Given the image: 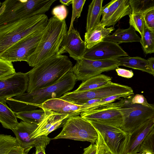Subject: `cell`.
Wrapping results in <instances>:
<instances>
[{"instance_id": "25", "label": "cell", "mask_w": 154, "mask_h": 154, "mask_svg": "<svg viewBox=\"0 0 154 154\" xmlns=\"http://www.w3.org/2000/svg\"><path fill=\"white\" fill-rule=\"evenodd\" d=\"M0 154H27L16 137L11 135H0Z\"/></svg>"}, {"instance_id": "34", "label": "cell", "mask_w": 154, "mask_h": 154, "mask_svg": "<svg viewBox=\"0 0 154 154\" xmlns=\"http://www.w3.org/2000/svg\"><path fill=\"white\" fill-rule=\"evenodd\" d=\"M146 151H149L154 154V128L147 136L141 144L139 152Z\"/></svg>"}, {"instance_id": "2", "label": "cell", "mask_w": 154, "mask_h": 154, "mask_svg": "<svg viewBox=\"0 0 154 154\" xmlns=\"http://www.w3.org/2000/svg\"><path fill=\"white\" fill-rule=\"evenodd\" d=\"M72 67V63L66 56L56 54L48 58L27 72L29 78L27 93L56 83Z\"/></svg>"}, {"instance_id": "31", "label": "cell", "mask_w": 154, "mask_h": 154, "mask_svg": "<svg viewBox=\"0 0 154 154\" xmlns=\"http://www.w3.org/2000/svg\"><path fill=\"white\" fill-rule=\"evenodd\" d=\"M130 26H132L136 31L138 32L141 37L143 35L145 24L144 16L139 13H131L129 15Z\"/></svg>"}, {"instance_id": "13", "label": "cell", "mask_w": 154, "mask_h": 154, "mask_svg": "<svg viewBox=\"0 0 154 154\" xmlns=\"http://www.w3.org/2000/svg\"><path fill=\"white\" fill-rule=\"evenodd\" d=\"M38 126L36 124L21 121L12 131L20 145L27 154L31 149L37 146L43 145L46 147L51 140L45 136L32 138V134Z\"/></svg>"}, {"instance_id": "40", "label": "cell", "mask_w": 154, "mask_h": 154, "mask_svg": "<svg viewBox=\"0 0 154 154\" xmlns=\"http://www.w3.org/2000/svg\"><path fill=\"white\" fill-rule=\"evenodd\" d=\"M97 144L91 143L88 147L84 149L82 154H97Z\"/></svg>"}, {"instance_id": "20", "label": "cell", "mask_w": 154, "mask_h": 154, "mask_svg": "<svg viewBox=\"0 0 154 154\" xmlns=\"http://www.w3.org/2000/svg\"><path fill=\"white\" fill-rule=\"evenodd\" d=\"M154 128V119L130 133L129 140L124 154H134L139 152L141 144Z\"/></svg>"}, {"instance_id": "23", "label": "cell", "mask_w": 154, "mask_h": 154, "mask_svg": "<svg viewBox=\"0 0 154 154\" xmlns=\"http://www.w3.org/2000/svg\"><path fill=\"white\" fill-rule=\"evenodd\" d=\"M104 40L110 41L119 44L123 42H140L141 38L136 34L131 26L126 29H118L112 34L109 35Z\"/></svg>"}, {"instance_id": "37", "label": "cell", "mask_w": 154, "mask_h": 154, "mask_svg": "<svg viewBox=\"0 0 154 154\" xmlns=\"http://www.w3.org/2000/svg\"><path fill=\"white\" fill-rule=\"evenodd\" d=\"M131 102L133 103L142 104L146 106H149L151 104L148 103L146 99L142 94H136L131 96Z\"/></svg>"}, {"instance_id": "45", "label": "cell", "mask_w": 154, "mask_h": 154, "mask_svg": "<svg viewBox=\"0 0 154 154\" xmlns=\"http://www.w3.org/2000/svg\"><path fill=\"white\" fill-rule=\"evenodd\" d=\"M143 152L144 154H152L151 152L149 151H146Z\"/></svg>"}, {"instance_id": "17", "label": "cell", "mask_w": 154, "mask_h": 154, "mask_svg": "<svg viewBox=\"0 0 154 154\" xmlns=\"http://www.w3.org/2000/svg\"><path fill=\"white\" fill-rule=\"evenodd\" d=\"M39 108L45 112L67 115L69 117L79 115L88 109L86 106L75 104L59 98L48 100Z\"/></svg>"}, {"instance_id": "6", "label": "cell", "mask_w": 154, "mask_h": 154, "mask_svg": "<svg viewBox=\"0 0 154 154\" xmlns=\"http://www.w3.org/2000/svg\"><path fill=\"white\" fill-rule=\"evenodd\" d=\"M131 96L121 98L118 101L123 119L120 128L129 133L154 119V104L147 106L133 103L131 101Z\"/></svg>"}, {"instance_id": "42", "label": "cell", "mask_w": 154, "mask_h": 154, "mask_svg": "<svg viewBox=\"0 0 154 154\" xmlns=\"http://www.w3.org/2000/svg\"><path fill=\"white\" fill-rule=\"evenodd\" d=\"M147 60L149 66L153 72L152 75L154 77V57H151L148 58Z\"/></svg>"}, {"instance_id": "39", "label": "cell", "mask_w": 154, "mask_h": 154, "mask_svg": "<svg viewBox=\"0 0 154 154\" xmlns=\"http://www.w3.org/2000/svg\"><path fill=\"white\" fill-rule=\"evenodd\" d=\"M98 138L96 143L97 145V154H103L104 142L101 135L98 132Z\"/></svg>"}, {"instance_id": "10", "label": "cell", "mask_w": 154, "mask_h": 154, "mask_svg": "<svg viewBox=\"0 0 154 154\" xmlns=\"http://www.w3.org/2000/svg\"><path fill=\"white\" fill-rule=\"evenodd\" d=\"M119 66L116 58L94 60L83 58L76 61L71 70L77 80L83 82L103 72L116 69Z\"/></svg>"}, {"instance_id": "18", "label": "cell", "mask_w": 154, "mask_h": 154, "mask_svg": "<svg viewBox=\"0 0 154 154\" xmlns=\"http://www.w3.org/2000/svg\"><path fill=\"white\" fill-rule=\"evenodd\" d=\"M131 13L128 0H113L107 10H102L100 23L105 27L113 26L122 18Z\"/></svg>"}, {"instance_id": "41", "label": "cell", "mask_w": 154, "mask_h": 154, "mask_svg": "<svg viewBox=\"0 0 154 154\" xmlns=\"http://www.w3.org/2000/svg\"><path fill=\"white\" fill-rule=\"evenodd\" d=\"M35 154H46L45 148L46 147L43 145H39L35 147Z\"/></svg>"}, {"instance_id": "26", "label": "cell", "mask_w": 154, "mask_h": 154, "mask_svg": "<svg viewBox=\"0 0 154 154\" xmlns=\"http://www.w3.org/2000/svg\"><path fill=\"white\" fill-rule=\"evenodd\" d=\"M119 66H123L138 69L152 75L153 72L147 60L139 57H122L116 58Z\"/></svg>"}, {"instance_id": "30", "label": "cell", "mask_w": 154, "mask_h": 154, "mask_svg": "<svg viewBox=\"0 0 154 154\" xmlns=\"http://www.w3.org/2000/svg\"><path fill=\"white\" fill-rule=\"evenodd\" d=\"M144 53H154V31H152L145 26L143 35L140 42Z\"/></svg>"}, {"instance_id": "4", "label": "cell", "mask_w": 154, "mask_h": 154, "mask_svg": "<svg viewBox=\"0 0 154 154\" xmlns=\"http://www.w3.org/2000/svg\"><path fill=\"white\" fill-rule=\"evenodd\" d=\"M48 20L45 14H39L0 26V54L20 39L44 29Z\"/></svg>"}, {"instance_id": "32", "label": "cell", "mask_w": 154, "mask_h": 154, "mask_svg": "<svg viewBox=\"0 0 154 154\" xmlns=\"http://www.w3.org/2000/svg\"><path fill=\"white\" fill-rule=\"evenodd\" d=\"M12 62L0 58V80L9 78L16 73Z\"/></svg>"}, {"instance_id": "24", "label": "cell", "mask_w": 154, "mask_h": 154, "mask_svg": "<svg viewBox=\"0 0 154 154\" xmlns=\"http://www.w3.org/2000/svg\"><path fill=\"white\" fill-rule=\"evenodd\" d=\"M112 78L101 74L90 78L83 82L78 88L73 91L80 92L91 91L104 87L112 82Z\"/></svg>"}, {"instance_id": "11", "label": "cell", "mask_w": 154, "mask_h": 154, "mask_svg": "<svg viewBox=\"0 0 154 154\" xmlns=\"http://www.w3.org/2000/svg\"><path fill=\"white\" fill-rule=\"evenodd\" d=\"M102 137L106 146L113 154H124L130 134L120 128L89 121Z\"/></svg>"}, {"instance_id": "14", "label": "cell", "mask_w": 154, "mask_h": 154, "mask_svg": "<svg viewBox=\"0 0 154 154\" xmlns=\"http://www.w3.org/2000/svg\"><path fill=\"white\" fill-rule=\"evenodd\" d=\"M29 78L27 72H16L12 76L0 80V101L25 93L28 89Z\"/></svg>"}, {"instance_id": "16", "label": "cell", "mask_w": 154, "mask_h": 154, "mask_svg": "<svg viewBox=\"0 0 154 154\" xmlns=\"http://www.w3.org/2000/svg\"><path fill=\"white\" fill-rule=\"evenodd\" d=\"M86 49L85 42L82 39L79 32L73 28L67 31L57 54L67 52L70 57L77 61L83 58Z\"/></svg>"}, {"instance_id": "9", "label": "cell", "mask_w": 154, "mask_h": 154, "mask_svg": "<svg viewBox=\"0 0 154 154\" xmlns=\"http://www.w3.org/2000/svg\"><path fill=\"white\" fill-rule=\"evenodd\" d=\"M44 29L36 31L15 43L0 54V58L12 62H26L36 49Z\"/></svg>"}, {"instance_id": "8", "label": "cell", "mask_w": 154, "mask_h": 154, "mask_svg": "<svg viewBox=\"0 0 154 154\" xmlns=\"http://www.w3.org/2000/svg\"><path fill=\"white\" fill-rule=\"evenodd\" d=\"M96 129L88 121L79 115L66 121L61 132L53 139H65L96 143L98 138Z\"/></svg>"}, {"instance_id": "1", "label": "cell", "mask_w": 154, "mask_h": 154, "mask_svg": "<svg viewBox=\"0 0 154 154\" xmlns=\"http://www.w3.org/2000/svg\"><path fill=\"white\" fill-rule=\"evenodd\" d=\"M77 80L71 70L65 75L56 83L31 93L7 99L6 102L14 112L30 111L39 108L45 101L59 98L72 90Z\"/></svg>"}, {"instance_id": "46", "label": "cell", "mask_w": 154, "mask_h": 154, "mask_svg": "<svg viewBox=\"0 0 154 154\" xmlns=\"http://www.w3.org/2000/svg\"><path fill=\"white\" fill-rule=\"evenodd\" d=\"M134 154H144V153L143 152H139V153L137 152L134 153Z\"/></svg>"}, {"instance_id": "5", "label": "cell", "mask_w": 154, "mask_h": 154, "mask_svg": "<svg viewBox=\"0 0 154 154\" xmlns=\"http://www.w3.org/2000/svg\"><path fill=\"white\" fill-rule=\"evenodd\" d=\"M57 0H6L0 9V26L18 20L45 14Z\"/></svg>"}, {"instance_id": "12", "label": "cell", "mask_w": 154, "mask_h": 154, "mask_svg": "<svg viewBox=\"0 0 154 154\" xmlns=\"http://www.w3.org/2000/svg\"><path fill=\"white\" fill-rule=\"evenodd\" d=\"M80 116L88 121L120 128L123 117L119 102L109 103L96 109L81 113Z\"/></svg>"}, {"instance_id": "33", "label": "cell", "mask_w": 154, "mask_h": 154, "mask_svg": "<svg viewBox=\"0 0 154 154\" xmlns=\"http://www.w3.org/2000/svg\"><path fill=\"white\" fill-rule=\"evenodd\" d=\"M85 0H72V14L70 26L68 31L71 30L73 27V23L76 18L80 17Z\"/></svg>"}, {"instance_id": "22", "label": "cell", "mask_w": 154, "mask_h": 154, "mask_svg": "<svg viewBox=\"0 0 154 154\" xmlns=\"http://www.w3.org/2000/svg\"><path fill=\"white\" fill-rule=\"evenodd\" d=\"M103 0H94L88 6L86 26V32H89L100 23Z\"/></svg>"}, {"instance_id": "27", "label": "cell", "mask_w": 154, "mask_h": 154, "mask_svg": "<svg viewBox=\"0 0 154 154\" xmlns=\"http://www.w3.org/2000/svg\"><path fill=\"white\" fill-rule=\"evenodd\" d=\"M5 101H0V122L2 126L13 130L18 125L15 112L8 107Z\"/></svg>"}, {"instance_id": "28", "label": "cell", "mask_w": 154, "mask_h": 154, "mask_svg": "<svg viewBox=\"0 0 154 154\" xmlns=\"http://www.w3.org/2000/svg\"><path fill=\"white\" fill-rule=\"evenodd\" d=\"M17 117L22 121L38 125L44 119L47 114L42 109L30 111L15 112Z\"/></svg>"}, {"instance_id": "38", "label": "cell", "mask_w": 154, "mask_h": 154, "mask_svg": "<svg viewBox=\"0 0 154 154\" xmlns=\"http://www.w3.org/2000/svg\"><path fill=\"white\" fill-rule=\"evenodd\" d=\"M116 71L118 75L126 78H131L134 75L132 70L118 68L116 69Z\"/></svg>"}, {"instance_id": "19", "label": "cell", "mask_w": 154, "mask_h": 154, "mask_svg": "<svg viewBox=\"0 0 154 154\" xmlns=\"http://www.w3.org/2000/svg\"><path fill=\"white\" fill-rule=\"evenodd\" d=\"M45 112L47 115L45 118L32 133V138L43 136H48L53 131L63 127L66 121L69 118L67 115Z\"/></svg>"}, {"instance_id": "44", "label": "cell", "mask_w": 154, "mask_h": 154, "mask_svg": "<svg viewBox=\"0 0 154 154\" xmlns=\"http://www.w3.org/2000/svg\"><path fill=\"white\" fill-rule=\"evenodd\" d=\"M103 154H113L109 150L104 142Z\"/></svg>"}, {"instance_id": "21", "label": "cell", "mask_w": 154, "mask_h": 154, "mask_svg": "<svg viewBox=\"0 0 154 154\" xmlns=\"http://www.w3.org/2000/svg\"><path fill=\"white\" fill-rule=\"evenodd\" d=\"M114 29L113 27L106 28L100 23L90 32H86L84 35V41L86 48L90 49L104 41L105 38Z\"/></svg>"}, {"instance_id": "29", "label": "cell", "mask_w": 154, "mask_h": 154, "mask_svg": "<svg viewBox=\"0 0 154 154\" xmlns=\"http://www.w3.org/2000/svg\"><path fill=\"white\" fill-rule=\"evenodd\" d=\"M132 12L139 13L145 15L154 9V0H129Z\"/></svg>"}, {"instance_id": "15", "label": "cell", "mask_w": 154, "mask_h": 154, "mask_svg": "<svg viewBox=\"0 0 154 154\" xmlns=\"http://www.w3.org/2000/svg\"><path fill=\"white\" fill-rule=\"evenodd\" d=\"M128 56L127 53L118 43L104 40L90 49H86L83 58L99 60Z\"/></svg>"}, {"instance_id": "43", "label": "cell", "mask_w": 154, "mask_h": 154, "mask_svg": "<svg viewBox=\"0 0 154 154\" xmlns=\"http://www.w3.org/2000/svg\"><path fill=\"white\" fill-rule=\"evenodd\" d=\"M60 2L63 5L69 6L72 3V0H60Z\"/></svg>"}, {"instance_id": "36", "label": "cell", "mask_w": 154, "mask_h": 154, "mask_svg": "<svg viewBox=\"0 0 154 154\" xmlns=\"http://www.w3.org/2000/svg\"><path fill=\"white\" fill-rule=\"evenodd\" d=\"M145 26L152 31H154V9L147 13L144 16Z\"/></svg>"}, {"instance_id": "35", "label": "cell", "mask_w": 154, "mask_h": 154, "mask_svg": "<svg viewBox=\"0 0 154 154\" xmlns=\"http://www.w3.org/2000/svg\"><path fill=\"white\" fill-rule=\"evenodd\" d=\"M68 11L63 5H57L54 7L51 11L53 16L60 21L65 20L68 15Z\"/></svg>"}, {"instance_id": "7", "label": "cell", "mask_w": 154, "mask_h": 154, "mask_svg": "<svg viewBox=\"0 0 154 154\" xmlns=\"http://www.w3.org/2000/svg\"><path fill=\"white\" fill-rule=\"evenodd\" d=\"M134 94L131 88L112 82L94 90L80 92H67L59 98L73 103L82 105L93 99H102L111 96L121 95L127 97Z\"/></svg>"}, {"instance_id": "3", "label": "cell", "mask_w": 154, "mask_h": 154, "mask_svg": "<svg viewBox=\"0 0 154 154\" xmlns=\"http://www.w3.org/2000/svg\"><path fill=\"white\" fill-rule=\"evenodd\" d=\"M67 29L65 20L60 21L54 16L48 19L36 49L27 60L28 65L34 67L57 54Z\"/></svg>"}]
</instances>
